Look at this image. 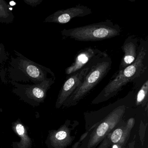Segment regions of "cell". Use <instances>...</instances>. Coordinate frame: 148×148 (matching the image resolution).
Here are the masks:
<instances>
[{
  "label": "cell",
  "instance_id": "cell-1",
  "mask_svg": "<svg viewBox=\"0 0 148 148\" xmlns=\"http://www.w3.org/2000/svg\"><path fill=\"white\" fill-rule=\"evenodd\" d=\"M148 59V40L139 39L138 54L135 62L122 71H118L117 73L93 99L92 103L107 101L116 96L128 83L138 80L147 71Z\"/></svg>",
  "mask_w": 148,
  "mask_h": 148
},
{
  "label": "cell",
  "instance_id": "cell-2",
  "mask_svg": "<svg viewBox=\"0 0 148 148\" xmlns=\"http://www.w3.org/2000/svg\"><path fill=\"white\" fill-rule=\"evenodd\" d=\"M16 57H12L8 66L0 72L3 82H31L39 84L55 77L51 69L35 63L14 50Z\"/></svg>",
  "mask_w": 148,
  "mask_h": 148
},
{
  "label": "cell",
  "instance_id": "cell-3",
  "mask_svg": "<svg viewBox=\"0 0 148 148\" xmlns=\"http://www.w3.org/2000/svg\"><path fill=\"white\" fill-rule=\"evenodd\" d=\"M121 27L111 20L107 19L99 23L70 29L61 32L63 38L81 42H95L112 38L119 36Z\"/></svg>",
  "mask_w": 148,
  "mask_h": 148
},
{
  "label": "cell",
  "instance_id": "cell-4",
  "mask_svg": "<svg viewBox=\"0 0 148 148\" xmlns=\"http://www.w3.org/2000/svg\"><path fill=\"white\" fill-rule=\"evenodd\" d=\"M112 61L108 54L98 60L91 67L83 82L65 102L63 106L76 105L106 77L111 69Z\"/></svg>",
  "mask_w": 148,
  "mask_h": 148
},
{
  "label": "cell",
  "instance_id": "cell-5",
  "mask_svg": "<svg viewBox=\"0 0 148 148\" xmlns=\"http://www.w3.org/2000/svg\"><path fill=\"white\" fill-rule=\"evenodd\" d=\"M125 112V107L122 105L117 107L109 113L92 130L87 140H84L80 148H96L104 139L115 129L122 119Z\"/></svg>",
  "mask_w": 148,
  "mask_h": 148
},
{
  "label": "cell",
  "instance_id": "cell-6",
  "mask_svg": "<svg viewBox=\"0 0 148 148\" xmlns=\"http://www.w3.org/2000/svg\"><path fill=\"white\" fill-rule=\"evenodd\" d=\"M56 78H51L39 84H21L10 82L13 86L12 92L22 101L33 106H38L43 103L47 91L55 82Z\"/></svg>",
  "mask_w": 148,
  "mask_h": 148
},
{
  "label": "cell",
  "instance_id": "cell-7",
  "mask_svg": "<svg viewBox=\"0 0 148 148\" xmlns=\"http://www.w3.org/2000/svg\"><path fill=\"white\" fill-rule=\"evenodd\" d=\"M97 61L68 76L59 93L55 105L56 108L59 109L63 106L67 99L80 85L91 67Z\"/></svg>",
  "mask_w": 148,
  "mask_h": 148
},
{
  "label": "cell",
  "instance_id": "cell-8",
  "mask_svg": "<svg viewBox=\"0 0 148 148\" xmlns=\"http://www.w3.org/2000/svg\"><path fill=\"white\" fill-rule=\"evenodd\" d=\"M107 54L105 52L95 47L84 48L78 52L73 63L65 69V73L69 76L85 66L95 63Z\"/></svg>",
  "mask_w": 148,
  "mask_h": 148
},
{
  "label": "cell",
  "instance_id": "cell-9",
  "mask_svg": "<svg viewBox=\"0 0 148 148\" xmlns=\"http://www.w3.org/2000/svg\"><path fill=\"white\" fill-rule=\"evenodd\" d=\"M71 122L66 120L58 130L49 131L45 141L48 148H66L71 144L75 137L71 135Z\"/></svg>",
  "mask_w": 148,
  "mask_h": 148
},
{
  "label": "cell",
  "instance_id": "cell-10",
  "mask_svg": "<svg viewBox=\"0 0 148 148\" xmlns=\"http://www.w3.org/2000/svg\"><path fill=\"white\" fill-rule=\"evenodd\" d=\"M91 8L83 5H77L66 9L58 10L45 19L46 23L66 24L74 18L84 17L91 14Z\"/></svg>",
  "mask_w": 148,
  "mask_h": 148
},
{
  "label": "cell",
  "instance_id": "cell-11",
  "mask_svg": "<svg viewBox=\"0 0 148 148\" xmlns=\"http://www.w3.org/2000/svg\"><path fill=\"white\" fill-rule=\"evenodd\" d=\"M139 45V39L136 36L132 35L126 38L121 47L124 55L118 71H122L135 62L138 54Z\"/></svg>",
  "mask_w": 148,
  "mask_h": 148
},
{
  "label": "cell",
  "instance_id": "cell-12",
  "mask_svg": "<svg viewBox=\"0 0 148 148\" xmlns=\"http://www.w3.org/2000/svg\"><path fill=\"white\" fill-rule=\"evenodd\" d=\"M14 131L20 137L19 142H13V148H32V141L28 136V132L20 119H17L12 123Z\"/></svg>",
  "mask_w": 148,
  "mask_h": 148
},
{
  "label": "cell",
  "instance_id": "cell-13",
  "mask_svg": "<svg viewBox=\"0 0 148 148\" xmlns=\"http://www.w3.org/2000/svg\"><path fill=\"white\" fill-rule=\"evenodd\" d=\"M135 119L133 118H131L128 119L125 125L123 136L118 143L116 144L111 145V148H124L129 138L131 132L135 125Z\"/></svg>",
  "mask_w": 148,
  "mask_h": 148
},
{
  "label": "cell",
  "instance_id": "cell-14",
  "mask_svg": "<svg viewBox=\"0 0 148 148\" xmlns=\"http://www.w3.org/2000/svg\"><path fill=\"white\" fill-rule=\"evenodd\" d=\"M4 0H0V22L10 24L13 22L14 17L12 8Z\"/></svg>",
  "mask_w": 148,
  "mask_h": 148
},
{
  "label": "cell",
  "instance_id": "cell-15",
  "mask_svg": "<svg viewBox=\"0 0 148 148\" xmlns=\"http://www.w3.org/2000/svg\"><path fill=\"white\" fill-rule=\"evenodd\" d=\"M148 100V79H146L141 86L137 93L136 104L137 106H145Z\"/></svg>",
  "mask_w": 148,
  "mask_h": 148
},
{
  "label": "cell",
  "instance_id": "cell-16",
  "mask_svg": "<svg viewBox=\"0 0 148 148\" xmlns=\"http://www.w3.org/2000/svg\"><path fill=\"white\" fill-rule=\"evenodd\" d=\"M124 126L125 125L118 127L108 134V138L111 145L116 144L121 139L123 132Z\"/></svg>",
  "mask_w": 148,
  "mask_h": 148
},
{
  "label": "cell",
  "instance_id": "cell-17",
  "mask_svg": "<svg viewBox=\"0 0 148 148\" xmlns=\"http://www.w3.org/2000/svg\"><path fill=\"white\" fill-rule=\"evenodd\" d=\"M9 53L7 52L4 45L0 43V66L8 59Z\"/></svg>",
  "mask_w": 148,
  "mask_h": 148
},
{
  "label": "cell",
  "instance_id": "cell-18",
  "mask_svg": "<svg viewBox=\"0 0 148 148\" xmlns=\"http://www.w3.org/2000/svg\"><path fill=\"white\" fill-rule=\"evenodd\" d=\"M111 145V144L107 136L96 148H109Z\"/></svg>",
  "mask_w": 148,
  "mask_h": 148
},
{
  "label": "cell",
  "instance_id": "cell-19",
  "mask_svg": "<svg viewBox=\"0 0 148 148\" xmlns=\"http://www.w3.org/2000/svg\"><path fill=\"white\" fill-rule=\"evenodd\" d=\"M24 1L27 5L32 7H36L41 4L43 0H24Z\"/></svg>",
  "mask_w": 148,
  "mask_h": 148
},
{
  "label": "cell",
  "instance_id": "cell-20",
  "mask_svg": "<svg viewBox=\"0 0 148 148\" xmlns=\"http://www.w3.org/2000/svg\"><path fill=\"white\" fill-rule=\"evenodd\" d=\"M135 143H136L135 140H133V141L129 143L127 148H135Z\"/></svg>",
  "mask_w": 148,
  "mask_h": 148
}]
</instances>
